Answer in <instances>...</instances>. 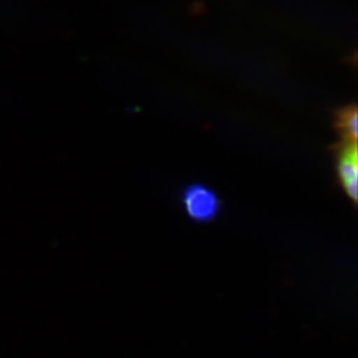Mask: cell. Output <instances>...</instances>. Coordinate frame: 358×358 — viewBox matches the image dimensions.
Listing matches in <instances>:
<instances>
[{"label": "cell", "instance_id": "1", "mask_svg": "<svg viewBox=\"0 0 358 358\" xmlns=\"http://www.w3.org/2000/svg\"><path fill=\"white\" fill-rule=\"evenodd\" d=\"M183 213L195 223L206 224L216 220L223 209V199L204 183L194 182L180 193Z\"/></svg>", "mask_w": 358, "mask_h": 358}, {"label": "cell", "instance_id": "2", "mask_svg": "<svg viewBox=\"0 0 358 358\" xmlns=\"http://www.w3.org/2000/svg\"><path fill=\"white\" fill-rule=\"evenodd\" d=\"M333 149L338 185L350 202L356 206L358 183L357 142H338Z\"/></svg>", "mask_w": 358, "mask_h": 358}, {"label": "cell", "instance_id": "3", "mask_svg": "<svg viewBox=\"0 0 358 358\" xmlns=\"http://www.w3.org/2000/svg\"><path fill=\"white\" fill-rule=\"evenodd\" d=\"M334 128L340 137V142H357V107L349 105L336 109L334 112Z\"/></svg>", "mask_w": 358, "mask_h": 358}]
</instances>
